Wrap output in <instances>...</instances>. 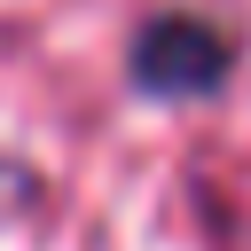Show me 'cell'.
<instances>
[{"label": "cell", "instance_id": "1", "mask_svg": "<svg viewBox=\"0 0 251 251\" xmlns=\"http://www.w3.org/2000/svg\"><path fill=\"white\" fill-rule=\"evenodd\" d=\"M133 71H141V86H157V94H188V86H212V78L227 71V39L204 31V24H188V16H165V24L141 31Z\"/></svg>", "mask_w": 251, "mask_h": 251}]
</instances>
